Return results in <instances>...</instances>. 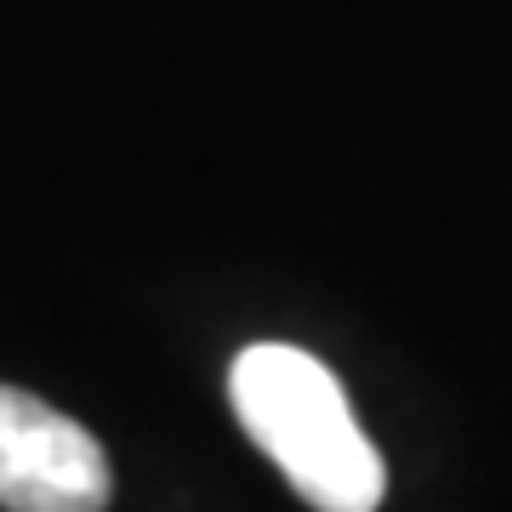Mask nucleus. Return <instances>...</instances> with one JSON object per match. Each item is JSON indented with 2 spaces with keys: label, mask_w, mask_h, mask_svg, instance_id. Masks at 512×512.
Here are the masks:
<instances>
[{
  "label": "nucleus",
  "mask_w": 512,
  "mask_h": 512,
  "mask_svg": "<svg viewBox=\"0 0 512 512\" xmlns=\"http://www.w3.org/2000/svg\"><path fill=\"white\" fill-rule=\"evenodd\" d=\"M239 427L256 450L291 478V490L319 512H376L387 467L353 416L342 382L313 353L285 342H256L228 376Z\"/></svg>",
  "instance_id": "1"
},
{
  "label": "nucleus",
  "mask_w": 512,
  "mask_h": 512,
  "mask_svg": "<svg viewBox=\"0 0 512 512\" xmlns=\"http://www.w3.org/2000/svg\"><path fill=\"white\" fill-rule=\"evenodd\" d=\"M109 495V456L80 421L23 387H0V507L109 512Z\"/></svg>",
  "instance_id": "2"
}]
</instances>
